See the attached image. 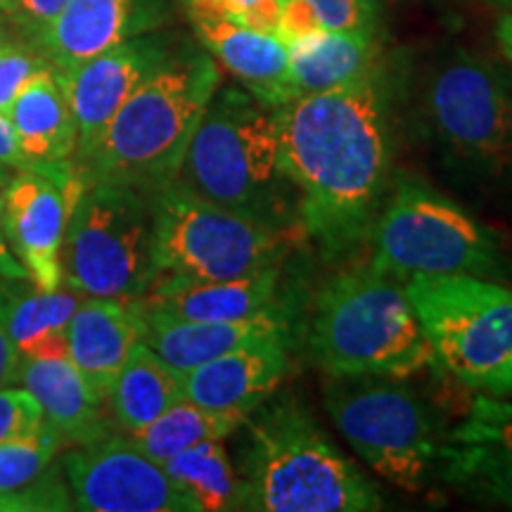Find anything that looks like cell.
Wrapping results in <instances>:
<instances>
[{
	"label": "cell",
	"mask_w": 512,
	"mask_h": 512,
	"mask_svg": "<svg viewBox=\"0 0 512 512\" xmlns=\"http://www.w3.org/2000/svg\"><path fill=\"white\" fill-rule=\"evenodd\" d=\"M498 43H501L505 57L512 62V15H505L498 24Z\"/></svg>",
	"instance_id": "39"
},
{
	"label": "cell",
	"mask_w": 512,
	"mask_h": 512,
	"mask_svg": "<svg viewBox=\"0 0 512 512\" xmlns=\"http://www.w3.org/2000/svg\"><path fill=\"white\" fill-rule=\"evenodd\" d=\"M74 510L72 491L60 467L50 470L27 489L0 494V512H55Z\"/></svg>",
	"instance_id": "32"
},
{
	"label": "cell",
	"mask_w": 512,
	"mask_h": 512,
	"mask_svg": "<svg viewBox=\"0 0 512 512\" xmlns=\"http://www.w3.org/2000/svg\"><path fill=\"white\" fill-rule=\"evenodd\" d=\"M64 5H67V0H17L15 8L5 19L15 29V36L38 48L41 38L48 34L55 19L60 17Z\"/></svg>",
	"instance_id": "35"
},
{
	"label": "cell",
	"mask_w": 512,
	"mask_h": 512,
	"mask_svg": "<svg viewBox=\"0 0 512 512\" xmlns=\"http://www.w3.org/2000/svg\"><path fill=\"white\" fill-rule=\"evenodd\" d=\"M420 119L441 157L472 176L512 166V83L496 64L456 48L420 83Z\"/></svg>",
	"instance_id": "7"
},
{
	"label": "cell",
	"mask_w": 512,
	"mask_h": 512,
	"mask_svg": "<svg viewBox=\"0 0 512 512\" xmlns=\"http://www.w3.org/2000/svg\"><path fill=\"white\" fill-rule=\"evenodd\" d=\"M325 408L361 460L387 482L420 491L439 458L437 432L427 406L394 377H330Z\"/></svg>",
	"instance_id": "11"
},
{
	"label": "cell",
	"mask_w": 512,
	"mask_h": 512,
	"mask_svg": "<svg viewBox=\"0 0 512 512\" xmlns=\"http://www.w3.org/2000/svg\"><path fill=\"white\" fill-rule=\"evenodd\" d=\"M143 342L171 368L188 373L228 351L264 339H290L283 306L240 320H166L147 318Z\"/></svg>",
	"instance_id": "22"
},
{
	"label": "cell",
	"mask_w": 512,
	"mask_h": 512,
	"mask_svg": "<svg viewBox=\"0 0 512 512\" xmlns=\"http://www.w3.org/2000/svg\"><path fill=\"white\" fill-rule=\"evenodd\" d=\"M190 22L204 50L256 100L278 110L297 98L287 43L278 34L249 29L216 15H190Z\"/></svg>",
	"instance_id": "18"
},
{
	"label": "cell",
	"mask_w": 512,
	"mask_h": 512,
	"mask_svg": "<svg viewBox=\"0 0 512 512\" xmlns=\"http://www.w3.org/2000/svg\"><path fill=\"white\" fill-rule=\"evenodd\" d=\"M5 166H0V278L8 280H29L24 266L19 264V259L12 254L8 245V235H5Z\"/></svg>",
	"instance_id": "37"
},
{
	"label": "cell",
	"mask_w": 512,
	"mask_h": 512,
	"mask_svg": "<svg viewBox=\"0 0 512 512\" xmlns=\"http://www.w3.org/2000/svg\"><path fill=\"white\" fill-rule=\"evenodd\" d=\"M403 292L448 375L477 392L512 394V287L477 275H418Z\"/></svg>",
	"instance_id": "6"
},
{
	"label": "cell",
	"mask_w": 512,
	"mask_h": 512,
	"mask_svg": "<svg viewBox=\"0 0 512 512\" xmlns=\"http://www.w3.org/2000/svg\"><path fill=\"white\" fill-rule=\"evenodd\" d=\"M162 467L192 503L195 512L238 510L240 475L223 446V439L185 448L162 463Z\"/></svg>",
	"instance_id": "27"
},
{
	"label": "cell",
	"mask_w": 512,
	"mask_h": 512,
	"mask_svg": "<svg viewBox=\"0 0 512 512\" xmlns=\"http://www.w3.org/2000/svg\"><path fill=\"white\" fill-rule=\"evenodd\" d=\"M74 510L195 512L174 479L126 434L83 444L62 460Z\"/></svg>",
	"instance_id": "12"
},
{
	"label": "cell",
	"mask_w": 512,
	"mask_h": 512,
	"mask_svg": "<svg viewBox=\"0 0 512 512\" xmlns=\"http://www.w3.org/2000/svg\"><path fill=\"white\" fill-rule=\"evenodd\" d=\"M280 264L230 280L159 278L140 297L147 318L240 320L275 309Z\"/></svg>",
	"instance_id": "20"
},
{
	"label": "cell",
	"mask_w": 512,
	"mask_h": 512,
	"mask_svg": "<svg viewBox=\"0 0 512 512\" xmlns=\"http://www.w3.org/2000/svg\"><path fill=\"white\" fill-rule=\"evenodd\" d=\"M188 15H216L278 34L280 0H188Z\"/></svg>",
	"instance_id": "33"
},
{
	"label": "cell",
	"mask_w": 512,
	"mask_h": 512,
	"mask_svg": "<svg viewBox=\"0 0 512 512\" xmlns=\"http://www.w3.org/2000/svg\"><path fill=\"white\" fill-rule=\"evenodd\" d=\"M174 50L169 36L140 34L76 64L74 69L55 72L76 121V166L93 157L121 105Z\"/></svg>",
	"instance_id": "14"
},
{
	"label": "cell",
	"mask_w": 512,
	"mask_h": 512,
	"mask_svg": "<svg viewBox=\"0 0 512 512\" xmlns=\"http://www.w3.org/2000/svg\"><path fill=\"white\" fill-rule=\"evenodd\" d=\"M8 117L31 169L48 171L74 162L76 121L53 67L31 76Z\"/></svg>",
	"instance_id": "24"
},
{
	"label": "cell",
	"mask_w": 512,
	"mask_h": 512,
	"mask_svg": "<svg viewBox=\"0 0 512 512\" xmlns=\"http://www.w3.org/2000/svg\"><path fill=\"white\" fill-rule=\"evenodd\" d=\"M157 278L152 197L124 185L83 183L64 233L62 283L83 297L136 299Z\"/></svg>",
	"instance_id": "8"
},
{
	"label": "cell",
	"mask_w": 512,
	"mask_h": 512,
	"mask_svg": "<svg viewBox=\"0 0 512 512\" xmlns=\"http://www.w3.org/2000/svg\"><path fill=\"white\" fill-rule=\"evenodd\" d=\"M219 88L221 69L207 50L176 48L121 105L93 157L76 166L83 181L124 185L150 197L174 185Z\"/></svg>",
	"instance_id": "3"
},
{
	"label": "cell",
	"mask_w": 512,
	"mask_h": 512,
	"mask_svg": "<svg viewBox=\"0 0 512 512\" xmlns=\"http://www.w3.org/2000/svg\"><path fill=\"white\" fill-rule=\"evenodd\" d=\"M17 380L34 394L62 444L83 446L110 437L107 399L88 384L69 356L19 358Z\"/></svg>",
	"instance_id": "21"
},
{
	"label": "cell",
	"mask_w": 512,
	"mask_h": 512,
	"mask_svg": "<svg viewBox=\"0 0 512 512\" xmlns=\"http://www.w3.org/2000/svg\"><path fill=\"white\" fill-rule=\"evenodd\" d=\"M287 347L290 339H264L188 370L183 373L185 399L209 411L249 418L283 382Z\"/></svg>",
	"instance_id": "17"
},
{
	"label": "cell",
	"mask_w": 512,
	"mask_h": 512,
	"mask_svg": "<svg viewBox=\"0 0 512 512\" xmlns=\"http://www.w3.org/2000/svg\"><path fill=\"white\" fill-rule=\"evenodd\" d=\"M247 418L235 413L209 411L197 406L188 399L174 403L169 411H164L150 425L140 427L136 432H128L126 437L136 444L147 458L155 463H166L176 453L192 448L204 441H219L238 432Z\"/></svg>",
	"instance_id": "28"
},
{
	"label": "cell",
	"mask_w": 512,
	"mask_h": 512,
	"mask_svg": "<svg viewBox=\"0 0 512 512\" xmlns=\"http://www.w3.org/2000/svg\"><path fill=\"white\" fill-rule=\"evenodd\" d=\"M5 280L8 278H0V387H10L12 382H17L19 366L17 347L5 323Z\"/></svg>",
	"instance_id": "36"
},
{
	"label": "cell",
	"mask_w": 512,
	"mask_h": 512,
	"mask_svg": "<svg viewBox=\"0 0 512 512\" xmlns=\"http://www.w3.org/2000/svg\"><path fill=\"white\" fill-rule=\"evenodd\" d=\"M444 479L460 494L512 510V403L479 394L439 448Z\"/></svg>",
	"instance_id": "15"
},
{
	"label": "cell",
	"mask_w": 512,
	"mask_h": 512,
	"mask_svg": "<svg viewBox=\"0 0 512 512\" xmlns=\"http://www.w3.org/2000/svg\"><path fill=\"white\" fill-rule=\"evenodd\" d=\"M48 422L29 389L0 387V444L43 430Z\"/></svg>",
	"instance_id": "34"
},
{
	"label": "cell",
	"mask_w": 512,
	"mask_h": 512,
	"mask_svg": "<svg viewBox=\"0 0 512 512\" xmlns=\"http://www.w3.org/2000/svg\"><path fill=\"white\" fill-rule=\"evenodd\" d=\"M152 216L159 278H242L280 264L287 254V230L247 219L178 185L152 195Z\"/></svg>",
	"instance_id": "10"
},
{
	"label": "cell",
	"mask_w": 512,
	"mask_h": 512,
	"mask_svg": "<svg viewBox=\"0 0 512 512\" xmlns=\"http://www.w3.org/2000/svg\"><path fill=\"white\" fill-rule=\"evenodd\" d=\"M396 83L384 67L278 107L280 162L299 195V226L325 259L370 238L394 162Z\"/></svg>",
	"instance_id": "1"
},
{
	"label": "cell",
	"mask_w": 512,
	"mask_h": 512,
	"mask_svg": "<svg viewBox=\"0 0 512 512\" xmlns=\"http://www.w3.org/2000/svg\"><path fill=\"white\" fill-rule=\"evenodd\" d=\"M62 439L53 427L24 434L0 444V494L27 489L53 465Z\"/></svg>",
	"instance_id": "30"
},
{
	"label": "cell",
	"mask_w": 512,
	"mask_h": 512,
	"mask_svg": "<svg viewBox=\"0 0 512 512\" xmlns=\"http://www.w3.org/2000/svg\"><path fill=\"white\" fill-rule=\"evenodd\" d=\"M0 19H3V15H0Z\"/></svg>",
	"instance_id": "42"
},
{
	"label": "cell",
	"mask_w": 512,
	"mask_h": 512,
	"mask_svg": "<svg viewBox=\"0 0 512 512\" xmlns=\"http://www.w3.org/2000/svg\"><path fill=\"white\" fill-rule=\"evenodd\" d=\"M287 55L297 98L354 86L387 67L377 34L358 31H311L287 41Z\"/></svg>",
	"instance_id": "23"
},
{
	"label": "cell",
	"mask_w": 512,
	"mask_h": 512,
	"mask_svg": "<svg viewBox=\"0 0 512 512\" xmlns=\"http://www.w3.org/2000/svg\"><path fill=\"white\" fill-rule=\"evenodd\" d=\"M46 67L50 62L36 46L19 36L0 34V112L8 114L31 76Z\"/></svg>",
	"instance_id": "31"
},
{
	"label": "cell",
	"mask_w": 512,
	"mask_h": 512,
	"mask_svg": "<svg viewBox=\"0 0 512 512\" xmlns=\"http://www.w3.org/2000/svg\"><path fill=\"white\" fill-rule=\"evenodd\" d=\"M17 0H0V15H3V19L10 15V10L15 8Z\"/></svg>",
	"instance_id": "40"
},
{
	"label": "cell",
	"mask_w": 512,
	"mask_h": 512,
	"mask_svg": "<svg viewBox=\"0 0 512 512\" xmlns=\"http://www.w3.org/2000/svg\"><path fill=\"white\" fill-rule=\"evenodd\" d=\"M370 240L373 268L394 280L418 275L486 278L503 268L494 233L418 178L396 181Z\"/></svg>",
	"instance_id": "9"
},
{
	"label": "cell",
	"mask_w": 512,
	"mask_h": 512,
	"mask_svg": "<svg viewBox=\"0 0 512 512\" xmlns=\"http://www.w3.org/2000/svg\"><path fill=\"white\" fill-rule=\"evenodd\" d=\"M81 299L72 287L43 292L27 280H5V323L19 358L69 356L67 328Z\"/></svg>",
	"instance_id": "25"
},
{
	"label": "cell",
	"mask_w": 512,
	"mask_h": 512,
	"mask_svg": "<svg viewBox=\"0 0 512 512\" xmlns=\"http://www.w3.org/2000/svg\"><path fill=\"white\" fill-rule=\"evenodd\" d=\"M140 297H83L67 328V351L95 392L107 399L126 358L143 342Z\"/></svg>",
	"instance_id": "19"
},
{
	"label": "cell",
	"mask_w": 512,
	"mask_h": 512,
	"mask_svg": "<svg viewBox=\"0 0 512 512\" xmlns=\"http://www.w3.org/2000/svg\"><path fill=\"white\" fill-rule=\"evenodd\" d=\"M0 166H8V169L15 171L31 169L29 159L24 157L22 147H19L17 133L10 124V117L5 112H0Z\"/></svg>",
	"instance_id": "38"
},
{
	"label": "cell",
	"mask_w": 512,
	"mask_h": 512,
	"mask_svg": "<svg viewBox=\"0 0 512 512\" xmlns=\"http://www.w3.org/2000/svg\"><path fill=\"white\" fill-rule=\"evenodd\" d=\"M309 349L330 377L408 380L434 363L399 280L373 266L337 275L318 292Z\"/></svg>",
	"instance_id": "5"
},
{
	"label": "cell",
	"mask_w": 512,
	"mask_h": 512,
	"mask_svg": "<svg viewBox=\"0 0 512 512\" xmlns=\"http://www.w3.org/2000/svg\"><path fill=\"white\" fill-rule=\"evenodd\" d=\"M162 0H67L38 50L55 72H67L164 22Z\"/></svg>",
	"instance_id": "16"
},
{
	"label": "cell",
	"mask_w": 512,
	"mask_h": 512,
	"mask_svg": "<svg viewBox=\"0 0 512 512\" xmlns=\"http://www.w3.org/2000/svg\"><path fill=\"white\" fill-rule=\"evenodd\" d=\"M489 3H496V5H512V0H489Z\"/></svg>",
	"instance_id": "41"
},
{
	"label": "cell",
	"mask_w": 512,
	"mask_h": 512,
	"mask_svg": "<svg viewBox=\"0 0 512 512\" xmlns=\"http://www.w3.org/2000/svg\"><path fill=\"white\" fill-rule=\"evenodd\" d=\"M240 505L252 512H375L377 486L320 430L294 396L264 401L249 418Z\"/></svg>",
	"instance_id": "2"
},
{
	"label": "cell",
	"mask_w": 512,
	"mask_h": 512,
	"mask_svg": "<svg viewBox=\"0 0 512 512\" xmlns=\"http://www.w3.org/2000/svg\"><path fill=\"white\" fill-rule=\"evenodd\" d=\"M380 0H280L278 36L292 41L311 31L377 34Z\"/></svg>",
	"instance_id": "29"
},
{
	"label": "cell",
	"mask_w": 512,
	"mask_h": 512,
	"mask_svg": "<svg viewBox=\"0 0 512 512\" xmlns=\"http://www.w3.org/2000/svg\"><path fill=\"white\" fill-rule=\"evenodd\" d=\"M76 164L24 169L5 185V235L12 254L43 292L62 287V245L69 216L83 190Z\"/></svg>",
	"instance_id": "13"
},
{
	"label": "cell",
	"mask_w": 512,
	"mask_h": 512,
	"mask_svg": "<svg viewBox=\"0 0 512 512\" xmlns=\"http://www.w3.org/2000/svg\"><path fill=\"white\" fill-rule=\"evenodd\" d=\"M185 399L183 373L171 368L162 356L147 347L145 342L136 344L124 368L114 380L107 403L112 418L117 420L121 432H136L150 425L164 411Z\"/></svg>",
	"instance_id": "26"
},
{
	"label": "cell",
	"mask_w": 512,
	"mask_h": 512,
	"mask_svg": "<svg viewBox=\"0 0 512 512\" xmlns=\"http://www.w3.org/2000/svg\"><path fill=\"white\" fill-rule=\"evenodd\" d=\"M174 185L287 233L299 223L297 188L280 162L278 112L245 88L214 93Z\"/></svg>",
	"instance_id": "4"
}]
</instances>
